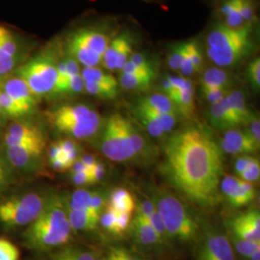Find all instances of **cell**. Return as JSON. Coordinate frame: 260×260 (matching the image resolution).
<instances>
[{
	"instance_id": "7c38bea8",
	"label": "cell",
	"mask_w": 260,
	"mask_h": 260,
	"mask_svg": "<svg viewBox=\"0 0 260 260\" xmlns=\"http://www.w3.org/2000/svg\"><path fill=\"white\" fill-rule=\"evenodd\" d=\"M197 260H235L232 242L221 233H207L199 247Z\"/></svg>"
},
{
	"instance_id": "74e56055",
	"label": "cell",
	"mask_w": 260,
	"mask_h": 260,
	"mask_svg": "<svg viewBox=\"0 0 260 260\" xmlns=\"http://www.w3.org/2000/svg\"><path fill=\"white\" fill-rule=\"evenodd\" d=\"M231 239L234 245V249L244 257L249 258L253 252L260 250V242L244 240L238 237H235L233 235Z\"/></svg>"
},
{
	"instance_id": "816d5d0a",
	"label": "cell",
	"mask_w": 260,
	"mask_h": 260,
	"mask_svg": "<svg viewBox=\"0 0 260 260\" xmlns=\"http://www.w3.org/2000/svg\"><path fill=\"white\" fill-rule=\"evenodd\" d=\"M135 209H136V213L139 214L144 218H146L147 220L156 210L155 205L149 198V199H145L142 202H140L138 205L135 207Z\"/></svg>"
},
{
	"instance_id": "ee69618b",
	"label": "cell",
	"mask_w": 260,
	"mask_h": 260,
	"mask_svg": "<svg viewBox=\"0 0 260 260\" xmlns=\"http://www.w3.org/2000/svg\"><path fill=\"white\" fill-rule=\"evenodd\" d=\"M230 92V89L224 88H201V93L205 101L210 104L219 103Z\"/></svg>"
},
{
	"instance_id": "5bb4252c",
	"label": "cell",
	"mask_w": 260,
	"mask_h": 260,
	"mask_svg": "<svg viewBox=\"0 0 260 260\" xmlns=\"http://www.w3.org/2000/svg\"><path fill=\"white\" fill-rule=\"evenodd\" d=\"M220 147L223 152L238 156L252 154L260 148L251 138L247 129H239L238 127L223 132Z\"/></svg>"
},
{
	"instance_id": "9f6ffc18",
	"label": "cell",
	"mask_w": 260,
	"mask_h": 260,
	"mask_svg": "<svg viewBox=\"0 0 260 260\" xmlns=\"http://www.w3.org/2000/svg\"><path fill=\"white\" fill-rule=\"evenodd\" d=\"M48 260H75L70 245L67 244L65 246L56 249V251H52Z\"/></svg>"
},
{
	"instance_id": "8992f818",
	"label": "cell",
	"mask_w": 260,
	"mask_h": 260,
	"mask_svg": "<svg viewBox=\"0 0 260 260\" xmlns=\"http://www.w3.org/2000/svg\"><path fill=\"white\" fill-rule=\"evenodd\" d=\"M52 193L27 189L0 200V228L4 231L25 229L46 207Z\"/></svg>"
},
{
	"instance_id": "ba28073f",
	"label": "cell",
	"mask_w": 260,
	"mask_h": 260,
	"mask_svg": "<svg viewBox=\"0 0 260 260\" xmlns=\"http://www.w3.org/2000/svg\"><path fill=\"white\" fill-rule=\"evenodd\" d=\"M15 75L26 83L38 101L51 98L58 78L57 60L48 53L30 56Z\"/></svg>"
},
{
	"instance_id": "603a6c76",
	"label": "cell",
	"mask_w": 260,
	"mask_h": 260,
	"mask_svg": "<svg viewBox=\"0 0 260 260\" xmlns=\"http://www.w3.org/2000/svg\"><path fill=\"white\" fill-rule=\"evenodd\" d=\"M233 83L232 75L224 69L219 67L209 68L202 77L201 88H224L230 89Z\"/></svg>"
},
{
	"instance_id": "6da1fadb",
	"label": "cell",
	"mask_w": 260,
	"mask_h": 260,
	"mask_svg": "<svg viewBox=\"0 0 260 260\" xmlns=\"http://www.w3.org/2000/svg\"><path fill=\"white\" fill-rule=\"evenodd\" d=\"M164 153V173L178 192L201 206L219 204L223 152L207 129L178 130L167 140Z\"/></svg>"
},
{
	"instance_id": "277c9868",
	"label": "cell",
	"mask_w": 260,
	"mask_h": 260,
	"mask_svg": "<svg viewBox=\"0 0 260 260\" xmlns=\"http://www.w3.org/2000/svg\"><path fill=\"white\" fill-rule=\"evenodd\" d=\"M47 119L56 132L75 141L96 137L104 123L101 114L87 103L60 104L47 112Z\"/></svg>"
},
{
	"instance_id": "30bf717a",
	"label": "cell",
	"mask_w": 260,
	"mask_h": 260,
	"mask_svg": "<svg viewBox=\"0 0 260 260\" xmlns=\"http://www.w3.org/2000/svg\"><path fill=\"white\" fill-rule=\"evenodd\" d=\"M0 149L10 166L20 177V176H31L39 171L47 151V145L34 144Z\"/></svg>"
},
{
	"instance_id": "4dcf8cb0",
	"label": "cell",
	"mask_w": 260,
	"mask_h": 260,
	"mask_svg": "<svg viewBox=\"0 0 260 260\" xmlns=\"http://www.w3.org/2000/svg\"><path fill=\"white\" fill-rule=\"evenodd\" d=\"M81 76L84 82L91 83L110 84V85H119L118 80L110 75L107 71H104L100 67L93 68H83L81 70Z\"/></svg>"
},
{
	"instance_id": "cb8c5ba5",
	"label": "cell",
	"mask_w": 260,
	"mask_h": 260,
	"mask_svg": "<svg viewBox=\"0 0 260 260\" xmlns=\"http://www.w3.org/2000/svg\"><path fill=\"white\" fill-rule=\"evenodd\" d=\"M0 110L6 121H16L31 119L21 105L2 91L0 92Z\"/></svg>"
},
{
	"instance_id": "e7e4bbea",
	"label": "cell",
	"mask_w": 260,
	"mask_h": 260,
	"mask_svg": "<svg viewBox=\"0 0 260 260\" xmlns=\"http://www.w3.org/2000/svg\"><path fill=\"white\" fill-rule=\"evenodd\" d=\"M248 259L260 260V250L259 251H256L255 252H253Z\"/></svg>"
},
{
	"instance_id": "4316f807",
	"label": "cell",
	"mask_w": 260,
	"mask_h": 260,
	"mask_svg": "<svg viewBox=\"0 0 260 260\" xmlns=\"http://www.w3.org/2000/svg\"><path fill=\"white\" fill-rule=\"evenodd\" d=\"M171 101L175 104L177 114L183 116L186 119H189L194 115L196 109L194 89L177 91Z\"/></svg>"
},
{
	"instance_id": "94428289",
	"label": "cell",
	"mask_w": 260,
	"mask_h": 260,
	"mask_svg": "<svg viewBox=\"0 0 260 260\" xmlns=\"http://www.w3.org/2000/svg\"><path fill=\"white\" fill-rule=\"evenodd\" d=\"M83 164H85L87 167L92 168L93 165L98 162V159L93 156V154H83L81 155L79 159Z\"/></svg>"
},
{
	"instance_id": "6f0895ef",
	"label": "cell",
	"mask_w": 260,
	"mask_h": 260,
	"mask_svg": "<svg viewBox=\"0 0 260 260\" xmlns=\"http://www.w3.org/2000/svg\"><path fill=\"white\" fill-rule=\"evenodd\" d=\"M248 127L246 128L251 135V138L260 147V121L259 118L255 115L252 120L250 121V123L247 125Z\"/></svg>"
},
{
	"instance_id": "91938a15",
	"label": "cell",
	"mask_w": 260,
	"mask_h": 260,
	"mask_svg": "<svg viewBox=\"0 0 260 260\" xmlns=\"http://www.w3.org/2000/svg\"><path fill=\"white\" fill-rule=\"evenodd\" d=\"M114 251L118 254L121 260H142L137 255H135L132 251L123 248V247H113Z\"/></svg>"
},
{
	"instance_id": "52a82bcc",
	"label": "cell",
	"mask_w": 260,
	"mask_h": 260,
	"mask_svg": "<svg viewBox=\"0 0 260 260\" xmlns=\"http://www.w3.org/2000/svg\"><path fill=\"white\" fill-rule=\"evenodd\" d=\"M111 41V35L102 27L78 28L67 38L66 52L83 68L100 67Z\"/></svg>"
},
{
	"instance_id": "5b68a950",
	"label": "cell",
	"mask_w": 260,
	"mask_h": 260,
	"mask_svg": "<svg viewBox=\"0 0 260 260\" xmlns=\"http://www.w3.org/2000/svg\"><path fill=\"white\" fill-rule=\"evenodd\" d=\"M149 195L165 224L169 238L189 243L199 237L201 232L199 223L177 196L162 187H152Z\"/></svg>"
},
{
	"instance_id": "8d00e7d4",
	"label": "cell",
	"mask_w": 260,
	"mask_h": 260,
	"mask_svg": "<svg viewBox=\"0 0 260 260\" xmlns=\"http://www.w3.org/2000/svg\"><path fill=\"white\" fill-rule=\"evenodd\" d=\"M19 175L10 166L8 161L0 149V182L10 189L19 181Z\"/></svg>"
},
{
	"instance_id": "7a4b0ae2",
	"label": "cell",
	"mask_w": 260,
	"mask_h": 260,
	"mask_svg": "<svg viewBox=\"0 0 260 260\" xmlns=\"http://www.w3.org/2000/svg\"><path fill=\"white\" fill-rule=\"evenodd\" d=\"M73 233L68 219L66 196L52 193L42 213L23 229L21 241L28 250L48 252L69 244Z\"/></svg>"
},
{
	"instance_id": "03108f58",
	"label": "cell",
	"mask_w": 260,
	"mask_h": 260,
	"mask_svg": "<svg viewBox=\"0 0 260 260\" xmlns=\"http://www.w3.org/2000/svg\"><path fill=\"white\" fill-rule=\"evenodd\" d=\"M0 92H1V90H0ZM0 120H4V121H6V120H5L4 118H3V116H2V113H1V110H0Z\"/></svg>"
},
{
	"instance_id": "be15d7a7",
	"label": "cell",
	"mask_w": 260,
	"mask_h": 260,
	"mask_svg": "<svg viewBox=\"0 0 260 260\" xmlns=\"http://www.w3.org/2000/svg\"><path fill=\"white\" fill-rule=\"evenodd\" d=\"M6 122L7 121H4V120H0V141H1V138H2L4 129L6 127Z\"/></svg>"
},
{
	"instance_id": "7402d4cb",
	"label": "cell",
	"mask_w": 260,
	"mask_h": 260,
	"mask_svg": "<svg viewBox=\"0 0 260 260\" xmlns=\"http://www.w3.org/2000/svg\"><path fill=\"white\" fill-rule=\"evenodd\" d=\"M131 37L128 32H123L117 37L112 39L111 43L109 44L108 47L106 48L105 52L103 56L102 66L107 72L116 71V62L117 59L121 53L122 47H124L125 43Z\"/></svg>"
},
{
	"instance_id": "ab89813d",
	"label": "cell",
	"mask_w": 260,
	"mask_h": 260,
	"mask_svg": "<svg viewBox=\"0 0 260 260\" xmlns=\"http://www.w3.org/2000/svg\"><path fill=\"white\" fill-rule=\"evenodd\" d=\"M188 52L195 74L201 73L204 68V55L199 43L196 40L188 41Z\"/></svg>"
},
{
	"instance_id": "db71d44e",
	"label": "cell",
	"mask_w": 260,
	"mask_h": 260,
	"mask_svg": "<svg viewBox=\"0 0 260 260\" xmlns=\"http://www.w3.org/2000/svg\"><path fill=\"white\" fill-rule=\"evenodd\" d=\"M132 221V214L117 213V234L121 235L130 228Z\"/></svg>"
},
{
	"instance_id": "60d3db41",
	"label": "cell",
	"mask_w": 260,
	"mask_h": 260,
	"mask_svg": "<svg viewBox=\"0 0 260 260\" xmlns=\"http://www.w3.org/2000/svg\"><path fill=\"white\" fill-rule=\"evenodd\" d=\"M117 212L113 211L109 207L105 206L103 213L100 217V225H102L104 231L107 233L118 235L117 234Z\"/></svg>"
},
{
	"instance_id": "83f0119b",
	"label": "cell",
	"mask_w": 260,
	"mask_h": 260,
	"mask_svg": "<svg viewBox=\"0 0 260 260\" xmlns=\"http://www.w3.org/2000/svg\"><path fill=\"white\" fill-rule=\"evenodd\" d=\"M133 112H134V115H135L138 122L151 137L161 138L165 135L160 123L146 109H144L143 107H141L137 104L134 107Z\"/></svg>"
},
{
	"instance_id": "8fae6325",
	"label": "cell",
	"mask_w": 260,
	"mask_h": 260,
	"mask_svg": "<svg viewBox=\"0 0 260 260\" xmlns=\"http://www.w3.org/2000/svg\"><path fill=\"white\" fill-rule=\"evenodd\" d=\"M34 144L47 145V136L42 126L32 119L12 121L6 125L1 138V148Z\"/></svg>"
},
{
	"instance_id": "681fc988",
	"label": "cell",
	"mask_w": 260,
	"mask_h": 260,
	"mask_svg": "<svg viewBox=\"0 0 260 260\" xmlns=\"http://www.w3.org/2000/svg\"><path fill=\"white\" fill-rule=\"evenodd\" d=\"M71 180L75 186L79 188L94 185V181L89 173H71Z\"/></svg>"
},
{
	"instance_id": "e575fe53",
	"label": "cell",
	"mask_w": 260,
	"mask_h": 260,
	"mask_svg": "<svg viewBox=\"0 0 260 260\" xmlns=\"http://www.w3.org/2000/svg\"><path fill=\"white\" fill-rule=\"evenodd\" d=\"M241 182V178L235 176L223 175L222 177L220 183V190L230 205L232 204L234 197L237 195Z\"/></svg>"
},
{
	"instance_id": "f907efd6",
	"label": "cell",
	"mask_w": 260,
	"mask_h": 260,
	"mask_svg": "<svg viewBox=\"0 0 260 260\" xmlns=\"http://www.w3.org/2000/svg\"><path fill=\"white\" fill-rule=\"evenodd\" d=\"M131 63H133L134 65L138 66L140 68H144V69H148V70H154V66L152 61L149 59L148 56L141 52H133V54L130 56L129 60Z\"/></svg>"
},
{
	"instance_id": "3957f363",
	"label": "cell",
	"mask_w": 260,
	"mask_h": 260,
	"mask_svg": "<svg viewBox=\"0 0 260 260\" xmlns=\"http://www.w3.org/2000/svg\"><path fill=\"white\" fill-rule=\"evenodd\" d=\"M253 47L252 25L231 28L217 23L206 36V55L222 69L237 65L250 54Z\"/></svg>"
},
{
	"instance_id": "f1b7e54d",
	"label": "cell",
	"mask_w": 260,
	"mask_h": 260,
	"mask_svg": "<svg viewBox=\"0 0 260 260\" xmlns=\"http://www.w3.org/2000/svg\"><path fill=\"white\" fill-rule=\"evenodd\" d=\"M138 103L156 111L177 115L175 104L164 93H153L144 96L140 99Z\"/></svg>"
},
{
	"instance_id": "7dc6e473",
	"label": "cell",
	"mask_w": 260,
	"mask_h": 260,
	"mask_svg": "<svg viewBox=\"0 0 260 260\" xmlns=\"http://www.w3.org/2000/svg\"><path fill=\"white\" fill-rule=\"evenodd\" d=\"M149 223H150V225L152 226V229L156 232L158 235L162 238L163 241H166L169 239V235H168L167 231H166V228H165V224L163 223L160 215L158 213L157 211L155 210L152 215L149 217L148 219Z\"/></svg>"
},
{
	"instance_id": "c3c4849f",
	"label": "cell",
	"mask_w": 260,
	"mask_h": 260,
	"mask_svg": "<svg viewBox=\"0 0 260 260\" xmlns=\"http://www.w3.org/2000/svg\"><path fill=\"white\" fill-rule=\"evenodd\" d=\"M72 254L75 260H98L99 256L91 250H88L80 246L75 245H70Z\"/></svg>"
},
{
	"instance_id": "9a60e30c",
	"label": "cell",
	"mask_w": 260,
	"mask_h": 260,
	"mask_svg": "<svg viewBox=\"0 0 260 260\" xmlns=\"http://www.w3.org/2000/svg\"><path fill=\"white\" fill-rule=\"evenodd\" d=\"M233 236L244 240L260 242L259 210L239 214L229 222Z\"/></svg>"
},
{
	"instance_id": "d6986e66",
	"label": "cell",
	"mask_w": 260,
	"mask_h": 260,
	"mask_svg": "<svg viewBox=\"0 0 260 260\" xmlns=\"http://www.w3.org/2000/svg\"><path fill=\"white\" fill-rule=\"evenodd\" d=\"M68 211V219L73 232L91 233L100 225V215L94 213L90 208L87 210H70Z\"/></svg>"
},
{
	"instance_id": "680465c9",
	"label": "cell",
	"mask_w": 260,
	"mask_h": 260,
	"mask_svg": "<svg viewBox=\"0 0 260 260\" xmlns=\"http://www.w3.org/2000/svg\"><path fill=\"white\" fill-rule=\"evenodd\" d=\"M105 174H106L105 166L100 161H98L93 167L91 168L90 175H91V177L93 178L95 184L103 181L104 177H105Z\"/></svg>"
},
{
	"instance_id": "e0dca14e",
	"label": "cell",
	"mask_w": 260,
	"mask_h": 260,
	"mask_svg": "<svg viewBox=\"0 0 260 260\" xmlns=\"http://www.w3.org/2000/svg\"><path fill=\"white\" fill-rule=\"evenodd\" d=\"M126 130L129 137L131 149L134 152L136 161H140L141 163H149L155 156V150L151 143L141 132L139 127L133 124V122L128 119Z\"/></svg>"
},
{
	"instance_id": "836d02e7",
	"label": "cell",
	"mask_w": 260,
	"mask_h": 260,
	"mask_svg": "<svg viewBox=\"0 0 260 260\" xmlns=\"http://www.w3.org/2000/svg\"><path fill=\"white\" fill-rule=\"evenodd\" d=\"M187 42L177 43L170 47L168 52L167 64L172 71L180 72L184 56H185Z\"/></svg>"
},
{
	"instance_id": "1f68e13d",
	"label": "cell",
	"mask_w": 260,
	"mask_h": 260,
	"mask_svg": "<svg viewBox=\"0 0 260 260\" xmlns=\"http://www.w3.org/2000/svg\"><path fill=\"white\" fill-rule=\"evenodd\" d=\"M85 83V82H84ZM120 85H110V84L85 83V92L101 100H113L119 94Z\"/></svg>"
},
{
	"instance_id": "f6af8a7d",
	"label": "cell",
	"mask_w": 260,
	"mask_h": 260,
	"mask_svg": "<svg viewBox=\"0 0 260 260\" xmlns=\"http://www.w3.org/2000/svg\"><path fill=\"white\" fill-rule=\"evenodd\" d=\"M238 177L241 178L242 180L250 183L258 181L260 177L259 160L256 158L249 167L238 176Z\"/></svg>"
},
{
	"instance_id": "f35d334b",
	"label": "cell",
	"mask_w": 260,
	"mask_h": 260,
	"mask_svg": "<svg viewBox=\"0 0 260 260\" xmlns=\"http://www.w3.org/2000/svg\"><path fill=\"white\" fill-rule=\"evenodd\" d=\"M246 76L248 82L255 92H259L260 89V58L255 57L250 61L247 67Z\"/></svg>"
},
{
	"instance_id": "d6a6232c",
	"label": "cell",
	"mask_w": 260,
	"mask_h": 260,
	"mask_svg": "<svg viewBox=\"0 0 260 260\" xmlns=\"http://www.w3.org/2000/svg\"><path fill=\"white\" fill-rule=\"evenodd\" d=\"M23 63L24 61L10 55L0 47V82L11 75H15Z\"/></svg>"
},
{
	"instance_id": "ffe728a7",
	"label": "cell",
	"mask_w": 260,
	"mask_h": 260,
	"mask_svg": "<svg viewBox=\"0 0 260 260\" xmlns=\"http://www.w3.org/2000/svg\"><path fill=\"white\" fill-rule=\"evenodd\" d=\"M106 206L117 213L132 214L135 211V201L129 191L122 187L113 189L107 197Z\"/></svg>"
},
{
	"instance_id": "6125c7cd",
	"label": "cell",
	"mask_w": 260,
	"mask_h": 260,
	"mask_svg": "<svg viewBox=\"0 0 260 260\" xmlns=\"http://www.w3.org/2000/svg\"><path fill=\"white\" fill-rule=\"evenodd\" d=\"M98 260H116V258H115V255H114L111 249L109 248L108 251L106 253H104L102 256H100Z\"/></svg>"
},
{
	"instance_id": "bcb514c9",
	"label": "cell",
	"mask_w": 260,
	"mask_h": 260,
	"mask_svg": "<svg viewBox=\"0 0 260 260\" xmlns=\"http://www.w3.org/2000/svg\"><path fill=\"white\" fill-rule=\"evenodd\" d=\"M107 197L102 190H93L90 204V209L100 216L103 213L106 206Z\"/></svg>"
},
{
	"instance_id": "4fadbf2b",
	"label": "cell",
	"mask_w": 260,
	"mask_h": 260,
	"mask_svg": "<svg viewBox=\"0 0 260 260\" xmlns=\"http://www.w3.org/2000/svg\"><path fill=\"white\" fill-rule=\"evenodd\" d=\"M0 90L21 105L30 117L38 109L37 98L32 93L26 83L17 75H13L0 82Z\"/></svg>"
},
{
	"instance_id": "2e32d148",
	"label": "cell",
	"mask_w": 260,
	"mask_h": 260,
	"mask_svg": "<svg viewBox=\"0 0 260 260\" xmlns=\"http://www.w3.org/2000/svg\"><path fill=\"white\" fill-rule=\"evenodd\" d=\"M208 120L215 129L223 132L240 126V122L225 98L219 103L210 104L208 109Z\"/></svg>"
},
{
	"instance_id": "11a10c76",
	"label": "cell",
	"mask_w": 260,
	"mask_h": 260,
	"mask_svg": "<svg viewBox=\"0 0 260 260\" xmlns=\"http://www.w3.org/2000/svg\"><path fill=\"white\" fill-rule=\"evenodd\" d=\"M256 159V157L251 156V154H244L239 155L234 163V170L236 174L239 176L247 168L251 165V163Z\"/></svg>"
},
{
	"instance_id": "44dd1931",
	"label": "cell",
	"mask_w": 260,
	"mask_h": 260,
	"mask_svg": "<svg viewBox=\"0 0 260 260\" xmlns=\"http://www.w3.org/2000/svg\"><path fill=\"white\" fill-rule=\"evenodd\" d=\"M225 100L232 107L240 125H248L255 115L250 110L244 93L240 90H230Z\"/></svg>"
},
{
	"instance_id": "484cf974",
	"label": "cell",
	"mask_w": 260,
	"mask_h": 260,
	"mask_svg": "<svg viewBox=\"0 0 260 260\" xmlns=\"http://www.w3.org/2000/svg\"><path fill=\"white\" fill-rule=\"evenodd\" d=\"M83 78L81 74L69 77L63 81L56 83L55 89L51 98H61V96H75L85 92L84 89Z\"/></svg>"
},
{
	"instance_id": "9c48e42d",
	"label": "cell",
	"mask_w": 260,
	"mask_h": 260,
	"mask_svg": "<svg viewBox=\"0 0 260 260\" xmlns=\"http://www.w3.org/2000/svg\"><path fill=\"white\" fill-rule=\"evenodd\" d=\"M127 119L121 114L111 115L99 133L96 149L104 157L118 163L136 161L126 130Z\"/></svg>"
},
{
	"instance_id": "d590c367",
	"label": "cell",
	"mask_w": 260,
	"mask_h": 260,
	"mask_svg": "<svg viewBox=\"0 0 260 260\" xmlns=\"http://www.w3.org/2000/svg\"><path fill=\"white\" fill-rule=\"evenodd\" d=\"M255 198V189L252 183L242 180L237 195L234 197L231 205L235 208L249 205Z\"/></svg>"
},
{
	"instance_id": "f5cc1de1",
	"label": "cell",
	"mask_w": 260,
	"mask_h": 260,
	"mask_svg": "<svg viewBox=\"0 0 260 260\" xmlns=\"http://www.w3.org/2000/svg\"><path fill=\"white\" fill-rule=\"evenodd\" d=\"M167 78L173 87L177 91L188 90V89H194L193 83L184 76H174V75H167Z\"/></svg>"
},
{
	"instance_id": "f546056e",
	"label": "cell",
	"mask_w": 260,
	"mask_h": 260,
	"mask_svg": "<svg viewBox=\"0 0 260 260\" xmlns=\"http://www.w3.org/2000/svg\"><path fill=\"white\" fill-rule=\"evenodd\" d=\"M92 190L78 188L71 196H66V205L70 210H87L90 208Z\"/></svg>"
},
{
	"instance_id": "b9f144b4",
	"label": "cell",
	"mask_w": 260,
	"mask_h": 260,
	"mask_svg": "<svg viewBox=\"0 0 260 260\" xmlns=\"http://www.w3.org/2000/svg\"><path fill=\"white\" fill-rule=\"evenodd\" d=\"M19 248L6 238L0 237V260H19Z\"/></svg>"
},
{
	"instance_id": "ac0fdd59",
	"label": "cell",
	"mask_w": 260,
	"mask_h": 260,
	"mask_svg": "<svg viewBox=\"0 0 260 260\" xmlns=\"http://www.w3.org/2000/svg\"><path fill=\"white\" fill-rule=\"evenodd\" d=\"M130 229L136 241L143 246H157L164 243L162 238L152 229L149 221L139 214L136 213L134 217H132Z\"/></svg>"
},
{
	"instance_id": "d4e9b609",
	"label": "cell",
	"mask_w": 260,
	"mask_h": 260,
	"mask_svg": "<svg viewBox=\"0 0 260 260\" xmlns=\"http://www.w3.org/2000/svg\"><path fill=\"white\" fill-rule=\"evenodd\" d=\"M156 75H132L121 73L119 85L127 91L145 92L148 91Z\"/></svg>"
},
{
	"instance_id": "7bdbcfd3",
	"label": "cell",
	"mask_w": 260,
	"mask_h": 260,
	"mask_svg": "<svg viewBox=\"0 0 260 260\" xmlns=\"http://www.w3.org/2000/svg\"><path fill=\"white\" fill-rule=\"evenodd\" d=\"M240 13L244 23L251 24L256 20L255 3L253 0H240Z\"/></svg>"
}]
</instances>
